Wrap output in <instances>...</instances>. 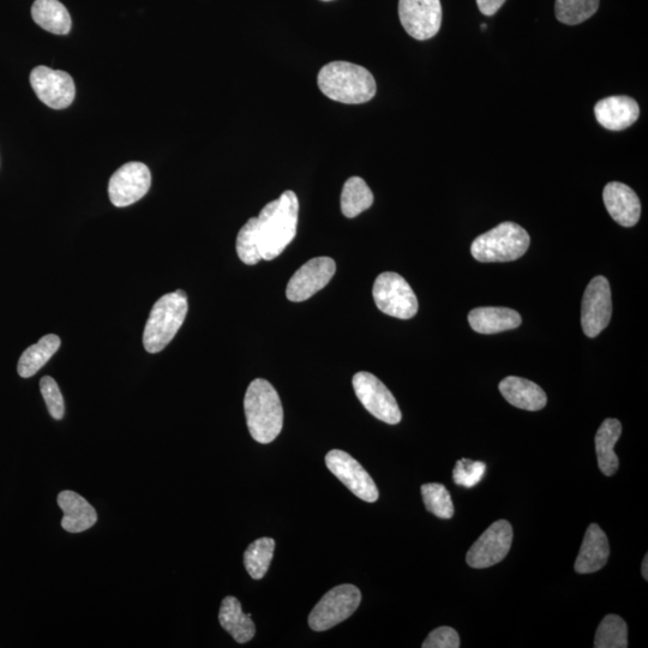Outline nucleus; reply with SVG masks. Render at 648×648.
I'll list each match as a JSON object with an SVG mask.
<instances>
[{
	"label": "nucleus",
	"instance_id": "nucleus-1",
	"mask_svg": "<svg viewBox=\"0 0 648 648\" xmlns=\"http://www.w3.org/2000/svg\"><path fill=\"white\" fill-rule=\"evenodd\" d=\"M299 201L288 190L278 200L262 209L257 218H251L237 236V254L248 266L261 260L272 261L296 238Z\"/></svg>",
	"mask_w": 648,
	"mask_h": 648
},
{
	"label": "nucleus",
	"instance_id": "nucleus-2",
	"mask_svg": "<svg viewBox=\"0 0 648 648\" xmlns=\"http://www.w3.org/2000/svg\"><path fill=\"white\" fill-rule=\"evenodd\" d=\"M318 88L336 102L365 104L376 95V81L368 69L348 62H332L318 72Z\"/></svg>",
	"mask_w": 648,
	"mask_h": 648
},
{
	"label": "nucleus",
	"instance_id": "nucleus-3",
	"mask_svg": "<svg viewBox=\"0 0 648 648\" xmlns=\"http://www.w3.org/2000/svg\"><path fill=\"white\" fill-rule=\"evenodd\" d=\"M244 410L250 435L256 442L268 444L280 435L284 425V408L278 392L268 381L257 378L250 383L245 394Z\"/></svg>",
	"mask_w": 648,
	"mask_h": 648
},
{
	"label": "nucleus",
	"instance_id": "nucleus-4",
	"mask_svg": "<svg viewBox=\"0 0 648 648\" xmlns=\"http://www.w3.org/2000/svg\"><path fill=\"white\" fill-rule=\"evenodd\" d=\"M188 310V297L184 291L162 296L150 311L144 328L143 345L146 351L159 353L164 350L183 326Z\"/></svg>",
	"mask_w": 648,
	"mask_h": 648
},
{
	"label": "nucleus",
	"instance_id": "nucleus-5",
	"mask_svg": "<svg viewBox=\"0 0 648 648\" xmlns=\"http://www.w3.org/2000/svg\"><path fill=\"white\" fill-rule=\"evenodd\" d=\"M530 243L525 228L507 221L474 239L471 252L482 263L512 262L526 254Z\"/></svg>",
	"mask_w": 648,
	"mask_h": 648
},
{
	"label": "nucleus",
	"instance_id": "nucleus-6",
	"mask_svg": "<svg viewBox=\"0 0 648 648\" xmlns=\"http://www.w3.org/2000/svg\"><path fill=\"white\" fill-rule=\"evenodd\" d=\"M362 602V593L356 586L340 585L324 594L309 616V626L315 632H324L347 620Z\"/></svg>",
	"mask_w": 648,
	"mask_h": 648
},
{
	"label": "nucleus",
	"instance_id": "nucleus-7",
	"mask_svg": "<svg viewBox=\"0 0 648 648\" xmlns=\"http://www.w3.org/2000/svg\"><path fill=\"white\" fill-rule=\"evenodd\" d=\"M375 303L383 314L410 320L418 312V299L401 275L387 272L377 276L374 284Z\"/></svg>",
	"mask_w": 648,
	"mask_h": 648
},
{
	"label": "nucleus",
	"instance_id": "nucleus-8",
	"mask_svg": "<svg viewBox=\"0 0 648 648\" xmlns=\"http://www.w3.org/2000/svg\"><path fill=\"white\" fill-rule=\"evenodd\" d=\"M352 384L357 398L372 416L390 425L401 422L402 414L398 402L375 375L360 371L353 376Z\"/></svg>",
	"mask_w": 648,
	"mask_h": 648
},
{
	"label": "nucleus",
	"instance_id": "nucleus-9",
	"mask_svg": "<svg viewBox=\"0 0 648 648\" xmlns=\"http://www.w3.org/2000/svg\"><path fill=\"white\" fill-rule=\"evenodd\" d=\"M513 543V527L506 520L494 522L477 539L466 555L468 566L484 569L500 563L509 554Z\"/></svg>",
	"mask_w": 648,
	"mask_h": 648
},
{
	"label": "nucleus",
	"instance_id": "nucleus-10",
	"mask_svg": "<svg viewBox=\"0 0 648 648\" xmlns=\"http://www.w3.org/2000/svg\"><path fill=\"white\" fill-rule=\"evenodd\" d=\"M612 315L611 288L608 279L596 276L588 284L581 306V326L588 338H596L609 326Z\"/></svg>",
	"mask_w": 648,
	"mask_h": 648
},
{
	"label": "nucleus",
	"instance_id": "nucleus-11",
	"mask_svg": "<svg viewBox=\"0 0 648 648\" xmlns=\"http://www.w3.org/2000/svg\"><path fill=\"white\" fill-rule=\"evenodd\" d=\"M152 185V174L142 162L132 161L118 168L108 183V195L114 206L123 208L140 201Z\"/></svg>",
	"mask_w": 648,
	"mask_h": 648
},
{
	"label": "nucleus",
	"instance_id": "nucleus-12",
	"mask_svg": "<svg viewBox=\"0 0 648 648\" xmlns=\"http://www.w3.org/2000/svg\"><path fill=\"white\" fill-rule=\"evenodd\" d=\"M328 470L346 486L348 490L365 502L378 500V489L370 474L356 459L344 450L333 449L326 456Z\"/></svg>",
	"mask_w": 648,
	"mask_h": 648
},
{
	"label": "nucleus",
	"instance_id": "nucleus-13",
	"mask_svg": "<svg viewBox=\"0 0 648 648\" xmlns=\"http://www.w3.org/2000/svg\"><path fill=\"white\" fill-rule=\"evenodd\" d=\"M399 17L413 39L434 38L442 24L441 0H399Z\"/></svg>",
	"mask_w": 648,
	"mask_h": 648
},
{
	"label": "nucleus",
	"instance_id": "nucleus-14",
	"mask_svg": "<svg viewBox=\"0 0 648 648\" xmlns=\"http://www.w3.org/2000/svg\"><path fill=\"white\" fill-rule=\"evenodd\" d=\"M336 272L333 258L316 257L300 267L288 282L286 296L291 302H304L323 290Z\"/></svg>",
	"mask_w": 648,
	"mask_h": 648
},
{
	"label": "nucleus",
	"instance_id": "nucleus-15",
	"mask_svg": "<svg viewBox=\"0 0 648 648\" xmlns=\"http://www.w3.org/2000/svg\"><path fill=\"white\" fill-rule=\"evenodd\" d=\"M30 84L38 98L53 110H63L75 99V83L68 72L38 66L30 74Z\"/></svg>",
	"mask_w": 648,
	"mask_h": 648
},
{
	"label": "nucleus",
	"instance_id": "nucleus-16",
	"mask_svg": "<svg viewBox=\"0 0 648 648\" xmlns=\"http://www.w3.org/2000/svg\"><path fill=\"white\" fill-rule=\"evenodd\" d=\"M603 200L612 219L623 227L638 224L641 215V203L638 195L628 185L611 182L605 186Z\"/></svg>",
	"mask_w": 648,
	"mask_h": 648
},
{
	"label": "nucleus",
	"instance_id": "nucleus-17",
	"mask_svg": "<svg viewBox=\"0 0 648 648\" xmlns=\"http://www.w3.org/2000/svg\"><path fill=\"white\" fill-rule=\"evenodd\" d=\"M597 122L606 130L622 131L632 126L640 116L638 102L626 95L609 96L594 107Z\"/></svg>",
	"mask_w": 648,
	"mask_h": 648
},
{
	"label": "nucleus",
	"instance_id": "nucleus-18",
	"mask_svg": "<svg viewBox=\"0 0 648 648\" xmlns=\"http://www.w3.org/2000/svg\"><path fill=\"white\" fill-rule=\"evenodd\" d=\"M610 556L609 539L597 524L588 526L582 540L578 557L575 561V572L592 574L602 569Z\"/></svg>",
	"mask_w": 648,
	"mask_h": 648
},
{
	"label": "nucleus",
	"instance_id": "nucleus-19",
	"mask_svg": "<svg viewBox=\"0 0 648 648\" xmlns=\"http://www.w3.org/2000/svg\"><path fill=\"white\" fill-rule=\"evenodd\" d=\"M58 506L63 510L62 527L69 533H80L92 528L98 521V514L86 498L74 491H62L58 495Z\"/></svg>",
	"mask_w": 648,
	"mask_h": 648
},
{
	"label": "nucleus",
	"instance_id": "nucleus-20",
	"mask_svg": "<svg viewBox=\"0 0 648 648\" xmlns=\"http://www.w3.org/2000/svg\"><path fill=\"white\" fill-rule=\"evenodd\" d=\"M500 392L510 405L526 411L543 410L548 402L544 390L526 378L509 376L500 383Z\"/></svg>",
	"mask_w": 648,
	"mask_h": 648
},
{
	"label": "nucleus",
	"instance_id": "nucleus-21",
	"mask_svg": "<svg viewBox=\"0 0 648 648\" xmlns=\"http://www.w3.org/2000/svg\"><path fill=\"white\" fill-rule=\"evenodd\" d=\"M474 332L479 334H497L520 327L521 316L518 311L509 308H486L473 309L468 314Z\"/></svg>",
	"mask_w": 648,
	"mask_h": 648
},
{
	"label": "nucleus",
	"instance_id": "nucleus-22",
	"mask_svg": "<svg viewBox=\"0 0 648 648\" xmlns=\"http://www.w3.org/2000/svg\"><path fill=\"white\" fill-rule=\"evenodd\" d=\"M622 435V425L620 420L605 419L597 431L596 438V452L598 458L599 470L602 471L604 476L612 477L620 467V460L615 453V446Z\"/></svg>",
	"mask_w": 648,
	"mask_h": 648
},
{
	"label": "nucleus",
	"instance_id": "nucleus-23",
	"mask_svg": "<svg viewBox=\"0 0 648 648\" xmlns=\"http://www.w3.org/2000/svg\"><path fill=\"white\" fill-rule=\"evenodd\" d=\"M219 622L238 644H246L254 639L255 623L251 620V614H244L242 604L236 597L228 596L222 600Z\"/></svg>",
	"mask_w": 648,
	"mask_h": 648
},
{
	"label": "nucleus",
	"instance_id": "nucleus-24",
	"mask_svg": "<svg viewBox=\"0 0 648 648\" xmlns=\"http://www.w3.org/2000/svg\"><path fill=\"white\" fill-rule=\"evenodd\" d=\"M32 17L39 27L52 34L66 35L70 32L69 11L59 0H35Z\"/></svg>",
	"mask_w": 648,
	"mask_h": 648
},
{
	"label": "nucleus",
	"instance_id": "nucleus-25",
	"mask_svg": "<svg viewBox=\"0 0 648 648\" xmlns=\"http://www.w3.org/2000/svg\"><path fill=\"white\" fill-rule=\"evenodd\" d=\"M59 347V336L48 334L41 338L38 344L28 347L22 353L17 365L18 375L23 378L34 376L54 356Z\"/></svg>",
	"mask_w": 648,
	"mask_h": 648
},
{
	"label": "nucleus",
	"instance_id": "nucleus-26",
	"mask_svg": "<svg viewBox=\"0 0 648 648\" xmlns=\"http://www.w3.org/2000/svg\"><path fill=\"white\" fill-rule=\"evenodd\" d=\"M374 203V194L360 177H351L347 180L341 192V212L348 219L356 218L368 210Z\"/></svg>",
	"mask_w": 648,
	"mask_h": 648
},
{
	"label": "nucleus",
	"instance_id": "nucleus-27",
	"mask_svg": "<svg viewBox=\"0 0 648 648\" xmlns=\"http://www.w3.org/2000/svg\"><path fill=\"white\" fill-rule=\"evenodd\" d=\"M275 540L260 538L250 544L244 554V566L252 579L261 580L267 574L273 560Z\"/></svg>",
	"mask_w": 648,
	"mask_h": 648
},
{
	"label": "nucleus",
	"instance_id": "nucleus-28",
	"mask_svg": "<svg viewBox=\"0 0 648 648\" xmlns=\"http://www.w3.org/2000/svg\"><path fill=\"white\" fill-rule=\"evenodd\" d=\"M596 648H627L628 627L623 618L617 615H608L600 622L594 638Z\"/></svg>",
	"mask_w": 648,
	"mask_h": 648
},
{
	"label": "nucleus",
	"instance_id": "nucleus-29",
	"mask_svg": "<svg viewBox=\"0 0 648 648\" xmlns=\"http://www.w3.org/2000/svg\"><path fill=\"white\" fill-rule=\"evenodd\" d=\"M599 8V0H556L555 12L557 20L576 26L591 18Z\"/></svg>",
	"mask_w": 648,
	"mask_h": 648
},
{
	"label": "nucleus",
	"instance_id": "nucleus-30",
	"mask_svg": "<svg viewBox=\"0 0 648 648\" xmlns=\"http://www.w3.org/2000/svg\"><path fill=\"white\" fill-rule=\"evenodd\" d=\"M422 496L426 510L440 519H452L454 504L446 486L429 483L422 486Z\"/></svg>",
	"mask_w": 648,
	"mask_h": 648
},
{
	"label": "nucleus",
	"instance_id": "nucleus-31",
	"mask_svg": "<svg viewBox=\"0 0 648 648\" xmlns=\"http://www.w3.org/2000/svg\"><path fill=\"white\" fill-rule=\"evenodd\" d=\"M486 471V465L483 461H473L470 459H461L456 462L453 471V479L456 485L462 488L471 489L480 483Z\"/></svg>",
	"mask_w": 648,
	"mask_h": 648
},
{
	"label": "nucleus",
	"instance_id": "nucleus-32",
	"mask_svg": "<svg viewBox=\"0 0 648 648\" xmlns=\"http://www.w3.org/2000/svg\"><path fill=\"white\" fill-rule=\"evenodd\" d=\"M40 390L51 416L56 420L63 419L65 414L64 399L57 382L50 376L42 377Z\"/></svg>",
	"mask_w": 648,
	"mask_h": 648
},
{
	"label": "nucleus",
	"instance_id": "nucleus-33",
	"mask_svg": "<svg viewBox=\"0 0 648 648\" xmlns=\"http://www.w3.org/2000/svg\"><path fill=\"white\" fill-rule=\"evenodd\" d=\"M423 648H459L458 632L452 627H440L429 634L423 642Z\"/></svg>",
	"mask_w": 648,
	"mask_h": 648
},
{
	"label": "nucleus",
	"instance_id": "nucleus-34",
	"mask_svg": "<svg viewBox=\"0 0 648 648\" xmlns=\"http://www.w3.org/2000/svg\"><path fill=\"white\" fill-rule=\"evenodd\" d=\"M506 0H477L478 9L485 16H494Z\"/></svg>",
	"mask_w": 648,
	"mask_h": 648
},
{
	"label": "nucleus",
	"instance_id": "nucleus-35",
	"mask_svg": "<svg viewBox=\"0 0 648 648\" xmlns=\"http://www.w3.org/2000/svg\"><path fill=\"white\" fill-rule=\"evenodd\" d=\"M641 572H642V576H644V579L647 581L648 580V555L645 556L644 562H642Z\"/></svg>",
	"mask_w": 648,
	"mask_h": 648
},
{
	"label": "nucleus",
	"instance_id": "nucleus-36",
	"mask_svg": "<svg viewBox=\"0 0 648 648\" xmlns=\"http://www.w3.org/2000/svg\"><path fill=\"white\" fill-rule=\"evenodd\" d=\"M322 2H332V0H322Z\"/></svg>",
	"mask_w": 648,
	"mask_h": 648
}]
</instances>
